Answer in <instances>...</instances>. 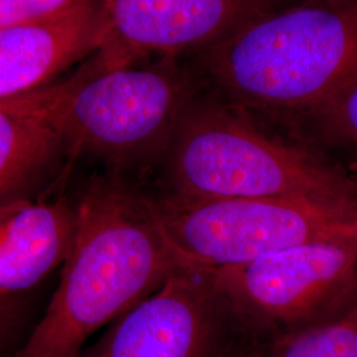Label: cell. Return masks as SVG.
<instances>
[{
  "instance_id": "cell-13",
  "label": "cell",
  "mask_w": 357,
  "mask_h": 357,
  "mask_svg": "<svg viewBox=\"0 0 357 357\" xmlns=\"http://www.w3.org/2000/svg\"><path fill=\"white\" fill-rule=\"evenodd\" d=\"M96 0H0V28L40 23Z\"/></svg>"
},
{
  "instance_id": "cell-12",
  "label": "cell",
  "mask_w": 357,
  "mask_h": 357,
  "mask_svg": "<svg viewBox=\"0 0 357 357\" xmlns=\"http://www.w3.org/2000/svg\"><path fill=\"white\" fill-rule=\"evenodd\" d=\"M291 125L305 139L357 151V84Z\"/></svg>"
},
{
  "instance_id": "cell-7",
  "label": "cell",
  "mask_w": 357,
  "mask_h": 357,
  "mask_svg": "<svg viewBox=\"0 0 357 357\" xmlns=\"http://www.w3.org/2000/svg\"><path fill=\"white\" fill-rule=\"evenodd\" d=\"M236 327L212 274L181 268L78 357H227Z\"/></svg>"
},
{
  "instance_id": "cell-4",
  "label": "cell",
  "mask_w": 357,
  "mask_h": 357,
  "mask_svg": "<svg viewBox=\"0 0 357 357\" xmlns=\"http://www.w3.org/2000/svg\"><path fill=\"white\" fill-rule=\"evenodd\" d=\"M203 90L195 66L174 56L116 69L89 60L75 76L52 84L50 115L70 160L86 156L125 175L163 165Z\"/></svg>"
},
{
  "instance_id": "cell-10",
  "label": "cell",
  "mask_w": 357,
  "mask_h": 357,
  "mask_svg": "<svg viewBox=\"0 0 357 357\" xmlns=\"http://www.w3.org/2000/svg\"><path fill=\"white\" fill-rule=\"evenodd\" d=\"M76 204L19 197L0 205V301L64 265L75 241Z\"/></svg>"
},
{
  "instance_id": "cell-11",
  "label": "cell",
  "mask_w": 357,
  "mask_h": 357,
  "mask_svg": "<svg viewBox=\"0 0 357 357\" xmlns=\"http://www.w3.org/2000/svg\"><path fill=\"white\" fill-rule=\"evenodd\" d=\"M51 84L0 101V205L69 159L50 115Z\"/></svg>"
},
{
  "instance_id": "cell-6",
  "label": "cell",
  "mask_w": 357,
  "mask_h": 357,
  "mask_svg": "<svg viewBox=\"0 0 357 357\" xmlns=\"http://www.w3.org/2000/svg\"><path fill=\"white\" fill-rule=\"evenodd\" d=\"M243 331L270 336L342 315L357 302V241H315L209 271Z\"/></svg>"
},
{
  "instance_id": "cell-14",
  "label": "cell",
  "mask_w": 357,
  "mask_h": 357,
  "mask_svg": "<svg viewBox=\"0 0 357 357\" xmlns=\"http://www.w3.org/2000/svg\"><path fill=\"white\" fill-rule=\"evenodd\" d=\"M352 169L357 174V151L354 153V162H352Z\"/></svg>"
},
{
  "instance_id": "cell-9",
  "label": "cell",
  "mask_w": 357,
  "mask_h": 357,
  "mask_svg": "<svg viewBox=\"0 0 357 357\" xmlns=\"http://www.w3.org/2000/svg\"><path fill=\"white\" fill-rule=\"evenodd\" d=\"M100 0L40 23L0 28V101L44 88L102 43Z\"/></svg>"
},
{
  "instance_id": "cell-2",
  "label": "cell",
  "mask_w": 357,
  "mask_h": 357,
  "mask_svg": "<svg viewBox=\"0 0 357 357\" xmlns=\"http://www.w3.org/2000/svg\"><path fill=\"white\" fill-rule=\"evenodd\" d=\"M193 66L222 101L293 122L357 84V0H294L197 52Z\"/></svg>"
},
{
  "instance_id": "cell-15",
  "label": "cell",
  "mask_w": 357,
  "mask_h": 357,
  "mask_svg": "<svg viewBox=\"0 0 357 357\" xmlns=\"http://www.w3.org/2000/svg\"><path fill=\"white\" fill-rule=\"evenodd\" d=\"M227 357H240L237 354H230V355H228Z\"/></svg>"
},
{
  "instance_id": "cell-3",
  "label": "cell",
  "mask_w": 357,
  "mask_h": 357,
  "mask_svg": "<svg viewBox=\"0 0 357 357\" xmlns=\"http://www.w3.org/2000/svg\"><path fill=\"white\" fill-rule=\"evenodd\" d=\"M163 166L167 193L187 199L357 202V176L307 144L270 137L206 88L187 109Z\"/></svg>"
},
{
  "instance_id": "cell-8",
  "label": "cell",
  "mask_w": 357,
  "mask_h": 357,
  "mask_svg": "<svg viewBox=\"0 0 357 357\" xmlns=\"http://www.w3.org/2000/svg\"><path fill=\"white\" fill-rule=\"evenodd\" d=\"M294 0H100V69L137 65L156 54L178 57L228 38L264 13Z\"/></svg>"
},
{
  "instance_id": "cell-5",
  "label": "cell",
  "mask_w": 357,
  "mask_h": 357,
  "mask_svg": "<svg viewBox=\"0 0 357 357\" xmlns=\"http://www.w3.org/2000/svg\"><path fill=\"white\" fill-rule=\"evenodd\" d=\"M153 215L184 268L248 264L302 243L357 241V202L315 197L151 196Z\"/></svg>"
},
{
  "instance_id": "cell-1",
  "label": "cell",
  "mask_w": 357,
  "mask_h": 357,
  "mask_svg": "<svg viewBox=\"0 0 357 357\" xmlns=\"http://www.w3.org/2000/svg\"><path fill=\"white\" fill-rule=\"evenodd\" d=\"M75 241L51 303L13 357H78L90 336L184 268L150 195L122 174L91 178L76 203Z\"/></svg>"
}]
</instances>
